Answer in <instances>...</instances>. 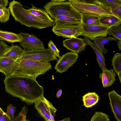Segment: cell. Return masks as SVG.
I'll return each mask as SVG.
<instances>
[{
    "label": "cell",
    "instance_id": "cell-1",
    "mask_svg": "<svg viewBox=\"0 0 121 121\" xmlns=\"http://www.w3.org/2000/svg\"><path fill=\"white\" fill-rule=\"evenodd\" d=\"M4 82L7 93L28 105L37 102L44 95L43 87L35 78L11 75L6 77Z\"/></svg>",
    "mask_w": 121,
    "mask_h": 121
},
{
    "label": "cell",
    "instance_id": "cell-2",
    "mask_svg": "<svg viewBox=\"0 0 121 121\" xmlns=\"http://www.w3.org/2000/svg\"><path fill=\"white\" fill-rule=\"evenodd\" d=\"M11 15L16 21L22 25L38 29L45 28L54 26V20L50 21L36 17L24 8L20 2L13 0L9 3V7Z\"/></svg>",
    "mask_w": 121,
    "mask_h": 121
},
{
    "label": "cell",
    "instance_id": "cell-3",
    "mask_svg": "<svg viewBox=\"0 0 121 121\" xmlns=\"http://www.w3.org/2000/svg\"><path fill=\"white\" fill-rule=\"evenodd\" d=\"M52 69L49 62L30 60H17L11 75L27 77L35 79Z\"/></svg>",
    "mask_w": 121,
    "mask_h": 121
},
{
    "label": "cell",
    "instance_id": "cell-4",
    "mask_svg": "<svg viewBox=\"0 0 121 121\" xmlns=\"http://www.w3.org/2000/svg\"><path fill=\"white\" fill-rule=\"evenodd\" d=\"M43 8L53 20L57 16L62 15L81 21V13L72 5L71 0H52Z\"/></svg>",
    "mask_w": 121,
    "mask_h": 121
},
{
    "label": "cell",
    "instance_id": "cell-5",
    "mask_svg": "<svg viewBox=\"0 0 121 121\" xmlns=\"http://www.w3.org/2000/svg\"><path fill=\"white\" fill-rule=\"evenodd\" d=\"M72 5L80 13H86L98 15H113L109 8L98 0H71Z\"/></svg>",
    "mask_w": 121,
    "mask_h": 121
},
{
    "label": "cell",
    "instance_id": "cell-6",
    "mask_svg": "<svg viewBox=\"0 0 121 121\" xmlns=\"http://www.w3.org/2000/svg\"><path fill=\"white\" fill-rule=\"evenodd\" d=\"M20 60H30L49 62L57 60V58L49 49L24 52Z\"/></svg>",
    "mask_w": 121,
    "mask_h": 121
},
{
    "label": "cell",
    "instance_id": "cell-7",
    "mask_svg": "<svg viewBox=\"0 0 121 121\" xmlns=\"http://www.w3.org/2000/svg\"><path fill=\"white\" fill-rule=\"evenodd\" d=\"M35 104V109L46 121H55L57 110L50 102L43 96Z\"/></svg>",
    "mask_w": 121,
    "mask_h": 121
},
{
    "label": "cell",
    "instance_id": "cell-8",
    "mask_svg": "<svg viewBox=\"0 0 121 121\" xmlns=\"http://www.w3.org/2000/svg\"><path fill=\"white\" fill-rule=\"evenodd\" d=\"M18 35L21 38L19 42L20 45L23 48L24 51L45 49L43 42L35 35L22 32Z\"/></svg>",
    "mask_w": 121,
    "mask_h": 121
},
{
    "label": "cell",
    "instance_id": "cell-9",
    "mask_svg": "<svg viewBox=\"0 0 121 121\" xmlns=\"http://www.w3.org/2000/svg\"><path fill=\"white\" fill-rule=\"evenodd\" d=\"M52 30L56 35L64 38H70L82 35L81 23L77 25L65 26H57L55 25Z\"/></svg>",
    "mask_w": 121,
    "mask_h": 121
},
{
    "label": "cell",
    "instance_id": "cell-10",
    "mask_svg": "<svg viewBox=\"0 0 121 121\" xmlns=\"http://www.w3.org/2000/svg\"><path fill=\"white\" fill-rule=\"evenodd\" d=\"M78 57L77 53L72 52L66 53L57 60L54 69L57 72H64L76 62Z\"/></svg>",
    "mask_w": 121,
    "mask_h": 121
},
{
    "label": "cell",
    "instance_id": "cell-11",
    "mask_svg": "<svg viewBox=\"0 0 121 121\" xmlns=\"http://www.w3.org/2000/svg\"><path fill=\"white\" fill-rule=\"evenodd\" d=\"M82 35L91 41L97 37H106L108 35V29L102 26L82 24Z\"/></svg>",
    "mask_w": 121,
    "mask_h": 121
},
{
    "label": "cell",
    "instance_id": "cell-12",
    "mask_svg": "<svg viewBox=\"0 0 121 121\" xmlns=\"http://www.w3.org/2000/svg\"><path fill=\"white\" fill-rule=\"evenodd\" d=\"M63 42V46L67 49L77 54L85 51L87 45L84 39L77 37L66 39Z\"/></svg>",
    "mask_w": 121,
    "mask_h": 121
},
{
    "label": "cell",
    "instance_id": "cell-13",
    "mask_svg": "<svg viewBox=\"0 0 121 121\" xmlns=\"http://www.w3.org/2000/svg\"><path fill=\"white\" fill-rule=\"evenodd\" d=\"M108 96L111 111L117 121H121V96L114 90L109 92Z\"/></svg>",
    "mask_w": 121,
    "mask_h": 121
},
{
    "label": "cell",
    "instance_id": "cell-14",
    "mask_svg": "<svg viewBox=\"0 0 121 121\" xmlns=\"http://www.w3.org/2000/svg\"><path fill=\"white\" fill-rule=\"evenodd\" d=\"M24 52V50L20 46L12 44L5 50L0 57L8 58L17 60L20 58Z\"/></svg>",
    "mask_w": 121,
    "mask_h": 121
},
{
    "label": "cell",
    "instance_id": "cell-15",
    "mask_svg": "<svg viewBox=\"0 0 121 121\" xmlns=\"http://www.w3.org/2000/svg\"><path fill=\"white\" fill-rule=\"evenodd\" d=\"M17 60L6 57H0V72L7 77L10 75Z\"/></svg>",
    "mask_w": 121,
    "mask_h": 121
},
{
    "label": "cell",
    "instance_id": "cell-16",
    "mask_svg": "<svg viewBox=\"0 0 121 121\" xmlns=\"http://www.w3.org/2000/svg\"><path fill=\"white\" fill-rule=\"evenodd\" d=\"M116 75L113 70L111 69L103 71L99 74V78L101 80L104 88L111 86L116 81Z\"/></svg>",
    "mask_w": 121,
    "mask_h": 121
},
{
    "label": "cell",
    "instance_id": "cell-17",
    "mask_svg": "<svg viewBox=\"0 0 121 121\" xmlns=\"http://www.w3.org/2000/svg\"><path fill=\"white\" fill-rule=\"evenodd\" d=\"M99 20L101 25L108 29L121 24V20L116 17L111 15H100L99 17Z\"/></svg>",
    "mask_w": 121,
    "mask_h": 121
},
{
    "label": "cell",
    "instance_id": "cell-18",
    "mask_svg": "<svg viewBox=\"0 0 121 121\" xmlns=\"http://www.w3.org/2000/svg\"><path fill=\"white\" fill-rule=\"evenodd\" d=\"M55 25L57 26H65L78 25L81 23V21L77 20L68 17L58 15L53 19Z\"/></svg>",
    "mask_w": 121,
    "mask_h": 121
},
{
    "label": "cell",
    "instance_id": "cell-19",
    "mask_svg": "<svg viewBox=\"0 0 121 121\" xmlns=\"http://www.w3.org/2000/svg\"><path fill=\"white\" fill-rule=\"evenodd\" d=\"M87 44L90 45L93 49L96 55V60L99 67L102 71L107 69L105 63V59L103 53L96 46L94 43L88 39L84 37L83 38Z\"/></svg>",
    "mask_w": 121,
    "mask_h": 121
},
{
    "label": "cell",
    "instance_id": "cell-20",
    "mask_svg": "<svg viewBox=\"0 0 121 121\" xmlns=\"http://www.w3.org/2000/svg\"><path fill=\"white\" fill-rule=\"evenodd\" d=\"M118 40L117 39L110 36L107 38L100 37L95 39L93 40V43L103 54H106L107 53L108 50L105 47V44L112 41H117Z\"/></svg>",
    "mask_w": 121,
    "mask_h": 121
},
{
    "label": "cell",
    "instance_id": "cell-21",
    "mask_svg": "<svg viewBox=\"0 0 121 121\" xmlns=\"http://www.w3.org/2000/svg\"><path fill=\"white\" fill-rule=\"evenodd\" d=\"M81 23L87 25L101 26L99 20V15L86 13H81Z\"/></svg>",
    "mask_w": 121,
    "mask_h": 121
},
{
    "label": "cell",
    "instance_id": "cell-22",
    "mask_svg": "<svg viewBox=\"0 0 121 121\" xmlns=\"http://www.w3.org/2000/svg\"><path fill=\"white\" fill-rule=\"evenodd\" d=\"M99 99V96L95 92H89L82 96L83 105L86 107H91L95 105Z\"/></svg>",
    "mask_w": 121,
    "mask_h": 121
},
{
    "label": "cell",
    "instance_id": "cell-23",
    "mask_svg": "<svg viewBox=\"0 0 121 121\" xmlns=\"http://www.w3.org/2000/svg\"><path fill=\"white\" fill-rule=\"evenodd\" d=\"M0 38L8 43H13L14 42H19L20 38L18 34L11 32L0 30Z\"/></svg>",
    "mask_w": 121,
    "mask_h": 121
},
{
    "label": "cell",
    "instance_id": "cell-24",
    "mask_svg": "<svg viewBox=\"0 0 121 121\" xmlns=\"http://www.w3.org/2000/svg\"><path fill=\"white\" fill-rule=\"evenodd\" d=\"M32 7L27 10L30 13L34 16L42 19L50 21H53L49 15L44 9L38 8L31 4Z\"/></svg>",
    "mask_w": 121,
    "mask_h": 121
},
{
    "label": "cell",
    "instance_id": "cell-25",
    "mask_svg": "<svg viewBox=\"0 0 121 121\" xmlns=\"http://www.w3.org/2000/svg\"><path fill=\"white\" fill-rule=\"evenodd\" d=\"M114 70L117 74L121 72V54L116 53L113 56L112 60V64Z\"/></svg>",
    "mask_w": 121,
    "mask_h": 121
},
{
    "label": "cell",
    "instance_id": "cell-26",
    "mask_svg": "<svg viewBox=\"0 0 121 121\" xmlns=\"http://www.w3.org/2000/svg\"><path fill=\"white\" fill-rule=\"evenodd\" d=\"M108 34L109 36H112L114 38L121 41V26L111 27L108 30Z\"/></svg>",
    "mask_w": 121,
    "mask_h": 121
},
{
    "label": "cell",
    "instance_id": "cell-27",
    "mask_svg": "<svg viewBox=\"0 0 121 121\" xmlns=\"http://www.w3.org/2000/svg\"><path fill=\"white\" fill-rule=\"evenodd\" d=\"M90 121H110V119L106 114L101 112H96Z\"/></svg>",
    "mask_w": 121,
    "mask_h": 121
},
{
    "label": "cell",
    "instance_id": "cell-28",
    "mask_svg": "<svg viewBox=\"0 0 121 121\" xmlns=\"http://www.w3.org/2000/svg\"><path fill=\"white\" fill-rule=\"evenodd\" d=\"M10 13L9 9L6 7L0 9V22L5 23L9 19Z\"/></svg>",
    "mask_w": 121,
    "mask_h": 121
},
{
    "label": "cell",
    "instance_id": "cell-29",
    "mask_svg": "<svg viewBox=\"0 0 121 121\" xmlns=\"http://www.w3.org/2000/svg\"><path fill=\"white\" fill-rule=\"evenodd\" d=\"M27 112V107L24 106L22 108L20 113L12 119V121H24L26 118Z\"/></svg>",
    "mask_w": 121,
    "mask_h": 121
},
{
    "label": "cell",
    "instance_id": "cell-30",
    "mask_svg": "<svg viewBox=\"0 0 121 121\" xmlns=\"http://www.w3.org/2000/svg\"><path fill=\"white\" fill-rule=\"evenodd\" d=\"M103 4L109 8L111 7L121 5V0H98Z\"/></svg>",
    "mask_w": 121,
    "mask_h": 121
},
{
    "label": "cell",
    "instance_id": "cell-31",
    "mask_svg": "<svg viewBox=\"0 0 121 121\" xmlns=\"http://www.w3.org/2000/svg\"><path fill=\"white\" fill-rule=\"evenodd\" d=\"M109 8L113 15L121 20V5L111 7Z\"/></svg>",
    "mask_w": 121,
    "mask_h": 121
},
{
    "label": "cell",
    "instance_id": "cell-32",
    "mask_svg": "<svg viewBox=\"0 0 121 121\" xmlns=\"http://www.w3.org/2000/svg\"><path fill=\"white\" fill-rule=\"evenodd\" d=\"M48 45L49 49L54 53L55 56L59 58L60 57V51L52 40H50L49 41Z\"/></svg>",
    "mask_w": 121,
    "mask_h": 121
},
{
    "label": "cell",
    "instance_id": "cell-33",
    "mask_svg": "<svg viewBox=\"0 0 121 121\" xmlns=\"http://www.w3.org/2000/svg\"><path fill=\"white\" fill-rule=\"evenodd\" d=\"M16 111V107L11 104L7 106V111L5 113L6 115L12 119L14 118V114Z\"/></svg>",
    "mask_w": 121,
    "mask_h": 121
},
{
    "label": "cell",
    "instance_id": "cell-34",
    "mask_svg": "<svg viewBox=\"0 0 121 121\" xmlns=\"http://www.w3.org/2000/svg\"><path fill=\"white\" fill-rule=\"evenodd\" d=\"M0 121H12V119L9 117L0 107Z\"/></svg>",
    "mask_w": 121,
    "mask_h": 121
},
{
    "label": "cell",
    "instance_id": "cell-35",
    "mask_svg": "<svg viewBox=\"0 0 121 121\" xmlns=\"http://www.w3.org/2000/svg\"><path fill=\"white\" fill-rule=\"evenodd\" d=\"M10 46L3 40H0V56H1L5 50Z\"/></svg>",
    "mask_w": 121,
    "mask_h": 121
},
{
    "label": "cell",
    "instance_id": "cell-36",
    "mask_svg": "<svg viewBox=\"0 0 121 121\" xmlns=\"http://www.w3.org/2000/svg\"><path fill=\"white\" fill-rule=\"evenodd\" d=\"M8 3V0H0V9L6 7Z\"/></svg>",
    "mask_w": 121,
    "mask_h": 121
},
{
    "label": "cell",
    "instance_id": "cell-37",
    "mask_svg": "<svg viewBox=\"0 0 121 121\" xmlns=\"http://www.w3.org/2000/svg\"><path fill=\"white\" fill-rule=\"evenodd\" d=\"M62 91L61 89L60 90L57 92L56 96L57 98H59L61 95L62 94Z\"/></svg>",
    "mask_w": 121,
    "mask_h": 121
},
{
    "label": "cell",
    "instance_id": "cell-38",
    "mask_svg": "<svg viewBox=\"0 0 121 121\" xmlns=\"http://www.w3.org/2000/svg\"><path fill=\"white\" fill-rule=\"evenodd\" d=\"M117 45L120 50H121V41L119 40L117 42Z\"/></svg>",
    "mask_w": 121,
    "mask_h": 121
},
{
    "label": "cell",
    "instance_id": "cell-39",
    "mask_svg": "<svg viewBox=\"0 0 121 121\" xmlns=\"http://www.w3.org/2000/svg\"><path fill=\"white\" fill-rule=\"evenodd\" d=\"M70 121V117H69L65 118L59 121Z\"/></svg>",
    "mask_w": 121,
    "mask_h": 121
},
{
    "label": "cell",
    "instance_id": "cell-40",
    "mask_svg": "<svg viewBox=\"0 0 121 121\" xmlns=\"http://www.w3.org/2000/svg\"><path fill=\"white\" fill-rule=\"evenodd\" d=\"M117 74L118 75V77L119 79L120 82L121 83V72H118Z\"/></svg>",
    "mask_w": 121,
    "mask_h": 121
},
{
    "label": "cell",
    "instance_id": "cell-41",
    "mask_svg": "<svg viewBox=\"0 0 121 121\" xmlns=\"http://www.w3.org/2000/svg\"><path fill=\"white\" fill-rule=\"evenodd\" d=\"M24 121H30L29 120L27 119L26 118L25 119Z\"/></svg>",
    "mask_w": 121,
    "mask_h": 121
},
{
    "label": "cell",
    "instance_id": "cell-42",
    "mask_svg": "<svg viewBox=\"0 0 121 121\" xmlns=\"http://www.w3.org/2000/svg\"><path fill=\"white\" fill-rule=\"evenodd\" d=\"M0 40H3L2 39H1L0 38Z\"/></svg>",
    "mask_w": 121,
    "mask_h": 121
},
{
    "label": "cell",
    "instance_id": "cell-43",
    "mask_svg": "<svg viewBox=\"0 0 121 121\" xmlns=\"http://www.w3.org/2000/svg\"></svg>",
    "mask_w": 121,
    "mask_h": 121
}]
</instances>
